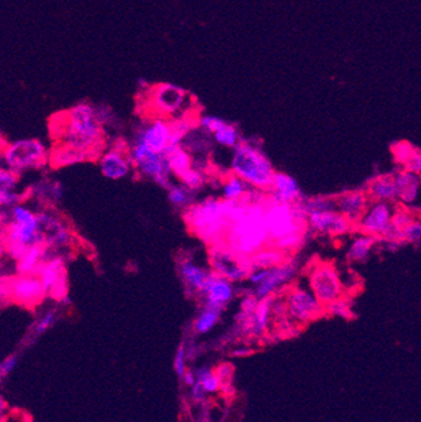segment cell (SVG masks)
Returning a JSON list of instances; mask_svg holds the SVG:
<instances>
[{"instance_id":"6da1fadb","label":"cell","mask_w":421,"mask_h":422,"mask_svg":"<svg viewBox=\"0 0 421 422\" xmlns=\"http://www.w3.org/2000/svg\"><path fill=\"white\" fill-rule=\"evenodd\" d=\"M50 135L56 141L91 151L97 160L106 149V129L101 124L96 105L78 102L50 118Z\"/></svg>"},{"instance_id":"7a4b0ae2","label":"cell","mask_w":421,"mask_h":422,"mask_svg":"<svg viewBox=\"0 0 421 422\" xmlns=\"http://www.w3.org/2000/svg\"><path fill=\"white\" fill-rule=\"evenodd\" d=\"M264 204H247L239 201L233 203L228 214V245L233 251L244 256L261 250L269 239L264 223Z\"/></svg>"},{"instance_id":"3957f363","label":"cell","mask_w":421,"mask_h":422,"mask_svg":"<svg viewBox=\"0 0 421 422\" xmlns=\"http://www.w3.org/2000/svg\"><path fill=\"white\" fill-rule=\"evenodd\" d=\"M235 202L208 198L200 204H191L187 207L184 218L192 231L202 239L216 245L228 230V214Z\"/></svg>"},{"instance_id":"277c9868","label":"cell","mask_w":421,"mask_h":422,"mask_svg":"<svg viewBox=\"0 0 421 422\" xmlns=\"http://www.w3.org/2000/svg\"><path fill=\"white\" fill-rule=\"evenodd\" d=\"M231 169L249 185L266 190L270 188L275 173L264 153L250 143H239L235 146Z\"/></svg>"},{"instance_id":"5b68a950","label":"cell","mask_w":421,"mask_h":422,"mask_svg":"<svg viewBox=\"0 0 421 422\" xmlns=\"http://www.w3.org/2000/svg\"><path fill=\"white\" fill-rule=\"evenodd\" d=\"M50 150L38 139H19L0 149V157L9 169L15 173L43 168L48 163Z\"/></svg>"},{"instance_id":"8992f818","label":"cell","mask_w":421,"mask_h":422,"mask_svg":"<svg viewBox=\"0 0 421 422\" xmlns=\"http://www.w3.org/2000/svg\"><path fill=\"white\" fill-rule=\"evenodd\" d=\"M143 94V110L153 113V118L165 119L181 113L188 99L186 90L167 82L149 87Z\"/></svg>"},{"instance_id":"52a82bcc","label":"cell","mask_w":421,"mask_h":422,"mask_svg":"<svg viewBox=\"0 0 421 422\" xmlns=\"http://www.w3.org/2000/svg\"><path fill=\"white\" fill-rule=\"evenodd\" d=\"M37 276L43 283L47 299L57 304H69V271L66 258L60 252L50 253L44 260L43 264L38 271Z\"/></svg>"},{"instance_id":"ba28073f","label":"cell","mask_w":421,"mask_h":422,"mask_svg":"<svg viewBox=\"0 0 421 422\" xmlns=\"http://www.w3.org/2000/svg\"><path fill=\"white\" fill-rule=\"evenodd\" d=\"M129 157L132 168L140 176L154 181L163 188H170L172 173L163 154L156 153L144 144L134 141L132 146H129Z\"/></svg>"},{"instance_id":"9c48e42d","label":"cell","mask_w":421,"mask_h":422,"mask_svg":"<svg viewBox=\"0 0 421 422\" xmlns=\"http://www.w3.org/2000/svg\"><path fill=\"white\" fill-rule=\"evenodd\" d=\"M264 223L269 239H283L293 233H303L305 230V223L298 222L293 214L291 204L272 202L265 207Z\"/></svg>"},{"instance_id":"30bf717a","label":"cell","mask_w":421,"mask_h":422,"mask_svg":"<svg viewBox=\"0 0 421 422\" xmlns=\"http://www.w3.org/2000/svg\"><path fill=\"white\" fill-rule=\"evenodd\" d=\"M212 270L220 276L226 277L230 281H241L252 270L250 258L240 255L230 247L214 246L209 253Z\"/></svg>"},{"instance_id":"8fae6325","label":"cell","mask_w":421,"mask_h":422,"mask_svg":"<svg viewBox=\"0 0 421 422\" xmlns=\"http://www.w3.org/2000/svg\"><path fill=\"white\" fill-rule=\"evenodd\" d=\"M38 231L42 237V245L50 252H60L72 245V232L67 223L52 212H39Z\"/></svg>"},{"instance_id":"7c38bea8","label":"cell","mask_w":421,"mask_h":422,"mask_svg":"<svg viewBox=\"0 0 421 422\" xmlns=\"http://www.w3.org/2000/svg\"><path fill=\"white\" fill-rule=\"evenodd\" d=\"M99 168L107 179H123L132 173V164L129 157V145L124 140H115L113 144L102 151L99 159Z\"/></svg>"},{"instance_id":"4fadbf2b","label":"cell","mask_w":421,"mask_h":422,"mask_svg":"<svg viewBox=\"0 0 421 422\" xmlns=\"http://www.w3.org/2000/svg\"><path fill=\"white\" fill-rule=\"evenodd\" d=\"M13 304L33 309L47 299L43 283L37 275H12L11 281Z\"/></svg>"},{"instance_id":"5bb4252c","label":"cell","mask_w":421,"mask_h":422,"mask_svg":"<svg viewBox=\"0 0 421 422\" xmlns=\"http://www.w3.org/2000/svg\"><path fill=\"white\" fill-rule=\"evenodd\" d=\"M312 293L322 304H328L342 295L340 277L331 265L321 264L310 274Z\"/></svg>"},{"instance_id":"9a60e30c","label":"cell","mask_w":421,"mask_h":422,"mask_svg":"<svg viewBox=\"0 0 421 422\" xmlns=\"http://www.w3.org/2000/svg\"><path fill=\"white\" fill-rule=\"evenodd\" d=\"M287 310L293 321L307 323L317 319L323 313V304L313 293L296 288L287 297Z\"/></svg>"},{"instance_id":"2e32d148","label":"cell","mask_w":421,"mask_h":422,"mask_svg":"<svg viewBox=\"0 0 421 422\" xmlns=\"http://www.w3.org/2000/svg\"><path fill=\"white\" fill-rule=\"evenodd\" d=\"M134 141L142 143L151 150L163 154L170 144V120L153 118L148 122H144L139 126Z\"/></svg>"},{"instance_id":"e0dca14e","label":"cell","mask_w":421,"mask_h":422,"mask_svg":"<svg viewBox=\"0 0 421 422\" xmlns=\"http://www.w3.org/2000/svg\"><path fill=\"white\" fill-rule=\"evenodd\" d=\"M307 222L315 232L340 236L351 230L352 223L337 209H313L309 211Z\"/></svg>"},{"instance_id":"ac0fdd59","label":"cell","mask_w":421,"mask_h":422,"mask_svg":"<svg viewBox=\"0 0 421 422\" xmlns=\"http://www.w3.org/2000/svg\"><path fill=\"white\" fill-rule=\"evenodd\" d=\"M91 160H96L91 151L62 141H56L48 155V163L55 169L67 168Z\"/></svg>"},{"instance_id":"d6986e66","label":"cell","mask_w":421,"mask_h":422,"mask_svg":"<svg viewBox=\"0 0 421 422\" xmlns=\"http://www.w3.org/2000/svg\"><path fill=\"white\" fill-rule=\"evenodd\" d=\"M202 294L205 295V307L217 309L221 311L227 302H231L235 294L233 281L212 271L208 275L207 283L205 285Z\"/></svg>"},{"instance_id":"ffe728a7","label":"cell","mask_w":421,"mask_h":422,"mask_svg":"<svg viewBox=\"0 0 421 422\" xmlns=\"http://www.w3.org/2000/svg\"><path fill=\"white\" fill-rule=\"evenodd\" d=\"M392 209L389 202L376 201L371 207L366 209L364 216L359 218V227L371 236H382L385 230L390 225Z\"/></svg>"},{"instance_id":"44dd1931","label":"cell","mask_w":421,"mask_h":422,"mask_svg":"<svg viewBox=\"0 0 421 422\" xmlns=\"http://www.w3.org/2000/svg\"><path fill=\"white\" fill-rule=\"evenodd\" d=\"M296 267L291 264H279L269 269V274L263 283L256 285L255 296L258 299H263L270 296L277 291L284 283H289L293 277L296 276Z\"/></svg>"},{"instance_id":"7402d4cb","label":"cell","mask_w":421,"mask_h":422,"mask_svg":"<svg viewBox=\"0 0 421 422\" xmlns=\"http://www.w3.org/2000/svg\"><path fill=\"white\" fill-rule=\"evenodd\" d=\"M19 174L8 167H0V207L12 208L22 203L25 195L18 192Z\"/></svg>"},{"instance_id":"603a6c76","label":"cell","mask_w":421,"mask_h":422,"mask_svg":"<svg viewBox=\"0 0 421 422\" xmlns=\"http://www.w3.org/2000/svg\"><path fill=\"white\" fill-rule=\"evenodd\" d=\"M368 207V197L364 192H347L336 201V208L351 223H357Z\"/></svg>"},{"instance_id":"cb8c5ba5","label":"cell","mask_w":421,"mask_h":422,"mask_svg":"<svg viewBox=\"0 0 421 422\" xmlns=\"http://www.w3.org/2000/svg\"><path fill=\"white\" fill-rule=\"evenodd\" d=\"M274 296H266L263 299H258V305L255 310L250 315H245L241 313L244 316V324H245L246 330L249 333L258 337L263 335L269 325L270 321L271 305H272Z\"/></svg>"},{"instance_id":"d4e9b609","label":"cell","mask_w":421,"mask_h":422,"mask_svg":"<svg viewBox=\"0 0 421 422\" xmlns=\"http://www.w3.org/2000/svg\"><path fill=\"white\" fill-rule=\"evenodd\" d=\"M269 190L277 203L291 204L301 198V188L296 179L285 173H274Z\"/></svg>"},{"instance_id":"484cf974","label":"cell","mask_w":421,"mask_h":422,"mask_svg":"<svg viewBox=\"0 0 421 422\" xmlns=\"http://www.w3.org/2000/svg\"><path fill=\"white\" fill-rule=\"evenodd\" d=\"M50 252L43 245H34L28 247L25 253L15 261V272L18 275H37L38 271L50 256Z\"/></svg>"},{"instance_id":"4316f807","label":"cell","mask_w":421,"mask_h":422,"mask_svg":"<svg viewBox=\"0 0 421 422\" xmlns=\"http://www.w3.org/2000/svg\"><path fill=\"white\" fill-rule=\"evenodd\" d=\"M394 182L396 184L397 199H401L403 203L415 201L420 185L419 174L405 169L394 176Z\"/></svg>"},{"instance_id":"83f0119b","label":"cell","mask_w":421,"mask_h":422,"mask_svg":"<svg viewBox=\"0 0 421 422\" xmlns=\"http://www.w3.org/2000/svg\"><path fill=\"white\" fill-rule=\"evenodd\" d=\"M179 274L187 286L200 293L205 289V285L207 283L208 275H209L208 271L197 266L189 258H183L179 262Z\"/></svg>"},{"instance_id":"f1b7e54d","label":"cell","mask_w":421,"mask_h":422,"mask_svg":"<svg viewBox=\"0 0 421 422\" xmlns=\"http://www.w3.org/2000/svg\"><path fill=\"white\" fill-rule=\"evenodd\" d=\"M167 164L170 167V173L179 176L186 170L192 168V157L188 151L182 145H170L163 153Z\"/></svg>"},{"instance_id":"f546056e","label":"cell","mask_w":421,"mask_h":422,"mask_svg":"<svg viewBox=\"0 0 421 422\" xmlns=\"http://www.w3.org/2000/svg\"><path fill=\"white\" fill-rule=\"evenodd\" d=\"M368 193L371 199L375 201H395L397 199V188L394 176H378L370 184Z\"/></svg>"},{"instance_id":"4dcf8cb0","label":"cell","mask_w":421,"mask_h":422,"mask_svg":"<svg viewBox=\"0 0 421 422\" xmlns=\"http://www.w3.org/2000/svg\"><path fill=\"white\" fill-rule=\"evenodd\" d=\"M28 193L36 195L41 201L50 202L53 204L62 198V183L58 182V181L44 179V181L38 182L36 185L31 187V190Z\"/></svg>"},{"instance_id":"1f68e13d","label":"cell","mask_w":421,"mask_h":422,"mask_svg":"<svg viewBox=\"0 0 421 422\" xmlns=\"http://www.w3.org/2000/svg\"><path fill=\"white\" fill-rule=\"evenodd\" d=\"M60 316V311L57 308L47 309L42 314L38 316L33 323L31 330L27 337V344L29 346L34 340L38 339L41 335H43L47 330L56 324L57 319Z\"/></svg>"},{"instance_id":"d6a6232c","label":"cell","mask_w":421,"mask_h":422,"mask_svg":"<svg viewBox=\"0 0 421 422\" xmlns=\"http://www.w3.org/2000/svg\"><path fill=\"white\" fill-rule=\"evenodd\" d=\"M284 260V253L279 248H269V250H258V251L252 253L250 258V265L251 269H258V267H265L270 269L277 265L282 264Z\"/></svg>"},{"instance_id":"836d02e7","label":"cell","mask_w":421,"mask_h":422,"mask_svg":"<svg viewBox=\"0 0 421 422\" xmlns=\"http://www.w3.org/2000/svg\"><path fill=\"white\" fill-rule=\"evenodd\" d=\"M375 244H376V236H371V234L359 236L353 241V244L347 253V258L351 261H357V262L365 261L366 258H368L370 251Z\"/></svg>"},{"instance_id":"e575fe53","label":"cell","mask_w":421,"mask_h":422,"mask_svg":"<svg viewBox=\"0 0 421 422\" xmlns=\"http://www.w3.org/2000/svg\"><path fill=\"white\" fill-rule=\"evenodd\" d=\"M249 190V184L236 174L228 176L223 184V198L227 201H240Z\"/></svg>"},{"instance_id":"d590c367","label":"cell","mask_w":421,"mask_h":422,"mask_svg":"<svg viewBox=\"0 0 421 422\" xmlns=\"http://www.w3.org/2000/svg\"><path fill=\"white\" fill-rule=\"evenodd\" d=\"M220 310H217V309L205 307L201 314L198 315V318L195 319V332L200 334L208 333L217 324V321L220 319Z\"/></svg>"},{"instance_id":"8d00e7d4","label":"cell","mask_w":421,"mask_h":422,"mask_svg":"<svg viewBox=\"0 0 421 422\" xmlns=\"http://www.w3.org/2000/svg\"><path fill=\"white\" fill-rule=\"evenodd\" d=\"M192 189L187 188L184 185H172L168 188V198L170 202L177 208L189 207L192 204Z\"/></svg>"},{"instance_id":"74e56055","label":"cell","mask_w":421,"mask_h":422,"mask_svg":"<svg viewBox=\"0 0 421 422\" xmlns=\"http://www.w3.org/2000/svg\"><path fill=\"white\" fill-rule=\"evenodd\" d=\"M214 140L219 144L227 146V148H235L240 143L239 130L236 126L231 124H225L217 132H214Z\"/></svg>"},{"instance_id":"f35d334b","label":"cell","mask_w":421,"mask_h":422,"mask_svg":"<svg viewBox=\"0 0 421 422\" xmlns=\"http://www.w3.org/2000/svg\"><path fill=\"white\" fill-rule=\"evenodd\" d=\"M178 179L182 182L184 187L192 189V190H197V189L201 188L203 183H205V178H203L202 171L195 169L193 167L182 173L181 176H178Z\"/></svg>"},{"instance_id":"ab89813d","label":"cell","mask_w":421,"mask_h":422,"mask_svg":"<svg viewBox=\"0 0 421 422\" xmlns=\"http://www.w3.org/2000/svg\"><path fill=\"white\" fill-rule=\"evenodd\" d=\"M417 150L414 145L410 144L408 141H400L392 146V154L396 159L397 163L406 164L410 157L414 155V153Z\"/></svg>"},{"instance_id":"60d3db41","label":"cell","mask_w":421,"mask_h":422,"mask_svg":"<svg viewBox=\"0 0 421 422\" xmlns=\"http://www.w3.org/2000/svg\"><path fill=\"white\" fill-rule=\"evenodd\" d=\"M11 281L12 275L0 274V310L13 304Z\"/></svg>"},{"instance_id":"b9f144b4","label":"cell","mask_w":421,"mask_h":422,"mask_svg":"<svg viewBox=\"0 0 421 422\" xmlns=\"http://www.w3.org/2000/svg\"><path fill=\"white\" fill-rule=\"evenodd\" d=\"M327 310L329 314L336 315V316H340V318H345V319H350L352 318V311L350 308V304L343 300L342 297L336 299L333 302H328Z\"/></svg>"},{"instance_id":"7bdbcfd3","label":"cell","mask_w":421,"mask_h":422,"mask_svg":"<svg viewBox=\"0 0 421 422\" xmlns=\"http://www.w3.org/2000/svg\"><path fill=\"white\" fill-rule=\"evenodd\" d=\"M303 241V233H293L289 236H285L283 239L275 241V248L279 250H293L296 246L301 245Z\"/></svg>"},{"instance_id":"ee69618b","label":"cell","mask_w":421,"mask_h":422,"mask_svg":"<svg viewBox=\"0 0 421 422\" xmlns=\"http://www.w3.org/2000/svg\"><path fill=\"white\" fill-rule=\"evenodd\" d=\"M174 370H176L177 374L179 377L182 378L184 372L187 371V346L182 343L179 348L177 349L176 357H174Z\"/></svg>"},{"instance_id":"f6af8a7d","label":"cell","mask_w":421,"mask_h":422,"mask_svg":"<svg viewBox=\"0 0 421 422\" xmlns=\"http://www.w3.org/2000/svg\"><path fill=\"white\" fill-rule=\"evenodd\" d=\"M403 239L413 244H419L421 237V225L419 220H413L403 230Z\"/></svg>"},{"instance_id":"bcb514c9","label":"cell","mask_w":421,"mask_h":422,"mask_svg":"<svg viewBox=\"0 0 421 422\" xmlns=\"http://www.w3.org/2000/svg\"><path fill=\"white\" fill-rule=\"evenodd\" d=\"M226 124L225 120L220 119L217 116H211V115H206V116H202L200 119V125L208 132H217L219 129H221L222 126Z\"/></svg>"},{"instance_id":"7dc6e473","label":"cell","mask_w":421,"mask_h":422,"mask_svg":"<svg viewBox=\"0 0 421 422\" xmlns=\"http://www.w3.org/2000/svg\"><path fill=\"white\" fill-rule=\"evenodd\" d=\"M18 365V356L17 354H11L6 358L0 362V378L8 377L12 373L15 367Z\"/></svg>"},{"instance_id":"c3c4849f","label":"cell","mask_w":421,"mask_h":422,"mask_svg":"<svg viewBox=\"0 0 421 422\" xmlns=\"http://www.w3.org/2000/svg\"><path fill=\"white\" fill-rule=\"evenodd\" d=\"M197 381L201 382L203 388H205V391H206L207 393H214V392H217V391L220 390L221 381L219 379V377L214 374V371L211 372V373H208L207 376H205V377L201 378V379H197Z\"/></svg>"},{"instance_id":"681fc988","label":"cell","mask_w":421,"mask_h":422,"mask_svg":"<svg viewBox=\"0 0 421 422\" xmlns=\"http://www.w3.org/2000/svg\"><path fill=\"white\" fill-rule=\"evenodd\" d=\"M414 220H415V218H414L409 212H406V211H397L395 213H392L391 223H392L394 226H396L397 228L403 230L405 227L408 226V225L411 223Z\"/></svg>"},{"instance_id":"f907efd6","label":"cell","mask_w":421,"mask_h":422,"mask_svg":"<svg viewBox=\"0 0 421 422\" xmlns=\"http://www.w3.org/2000/svg\"><path fill=\"white\" fill-rule=\"evenodd\" d=\"M268 274H269V269H265V267H258V269H252L250 272H249V280L251 281V283L254 285H258L260 283H263L266 276H268Z\"/></svg>"},{"instance_id":"816d5d0a","label":"cell","mask_w":421,"mask_h":422,"mask_svg":"<svg viewBox=\"0 0 421 422\" xmlns=\"http://www.w3.org/2000/svg\"><path fill=\"white\" fill-rule=\"evenodd\" d=\"M233 367L230 363H223V365H219L214 371V374L219 377L221 382L223 381H230L233 377Z\"/></svg>"},{"instance_id":"f5cc1de1","label":"cell","mask_w":421,"mask_h":422,"mask_svg":"<svg viewBox=\"0 0 421 422\" xmlns=\"http://www.w3.org/2000/svg\"><path fill=\"white\" fill-rule=\"evenodd\" d=\"M405 167H406V170H410V171H413V173H415V174H420L421 155L419 149H417V150L414 153V155L410 157L409 160L406 162Z\"/></svg>"},{"instance_id":"db71d44e","label":"cell","mask_w":421,"mask_h":422,"mask_svg":"<svg viewBox=\"0 0 421 422\" xmlns=\"http://www.w3.org/2000/svg\"><path fill=\"white\" fill-rule=\"evenodd\" d=\"M258 299L256 296L247 295L245 299L242 300L241 304V308H242V313L246 315L251 314L252 311L256 308L258 305Z\"/></svg>"},{"instance_id":"11a10c76","label":"cell","mask_w":421,"mask_h":422,"mask_svg":"<svg viewBox=\"0 0 421 422\" xmlns=\"http://www.w3.org/2000/svg\"><path fill=\"white\" fill-rule=\"evenodd\" d=\"M206 395H207V392L203 388L201 382L195 381V384L192 386V396L195 398V401L203 402L206 400Z\"/></svg>"},{"instance_id":"9f6ffc18","label":"cell","mask_w":421,"mask_h":422,"mask_svg":"<svg viewBox=\"0 0 421 422\" xmlns=\"http://www.w3.org/2000/svg\"><path fill=\"white\" fill-rule=\"evenodd\" d=\"M182 379L184 384H187V386H191V387H192V386L195 384V381H197L195 372L189 371V370H187V371L184 372V374L182 376Z\"/></svg>"},{"instance_id":"6f0895ef","label":"cell","mask_w":421,"mask_h":422,"mask_svg":"<svg viewBox=\"0 0 421 422\" xmlns=\"http://www.w3.org/2000/svg\"><path fill=\"white\" fill-rule=\"evenodd\" d=\"M252 354L251 348H247V346H244V348H239V349H235L231 352V356L233 357H247V356H250Z\"/></svg>"},{"instance_id":"680465c9","label":"cell","mask_w":421,"mask_h":422,"mask_svg":"<svg viewBox=\"0 0 421 422\" xmlns=\"http://www.w3.org/2000/svg\"><path fill=\"white\" fill-rule=\"evenodd\" d=\"M6 416H8V405L6 400L0 395V421L6 420Z\"/></svg>"},{"instance_id":"91938a15","label":"cell","mask_w":421,"mask_h":422,"mask_svg":"<svg viewBox=\"0 0 421 422\" xmlns=\"http://www.w3.org/2000/svg\"><path fill=\"white\" fill-rule=\"evenodd\" d=\"M6 256V244L3 234L0 233V261Z\"/></svg>"},{"instance_id":"94428289","label":"cell","mask_w":421,"mask_h":422,"mask_svg":"<svg viewBox=\"0 0 421 422\" xmlns=\"http://www.w3.org/2000/svg\"><path fill=\"white\" fill-rule=\"evenodd\" d=\"M6 214L4 213V211H3V208L0 207V227L3 226L4 223H6Z\"/></svg>"}]
</instances>
